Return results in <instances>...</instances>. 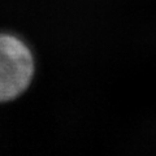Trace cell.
<instances>
[{
  "label": "cell",
  "instance_id": "6da1fadb",
  "mask_svg": "<svg viewBox=\"0 0 156 156\" xmlns=\"http://www.w3.org/2000/svg\"><path fill=\"white\" fill-rule=\"evenodd\" d=\"M33 76V57L18 38L0 34V101L11 100L27 87Z\"/></svg>",
  "mask_w": 156,
  "mask_h": 156
}]
</instances>
